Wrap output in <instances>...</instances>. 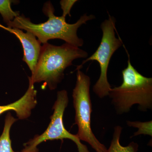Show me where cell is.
Wrapping results in <instances>:
<instances>
[{
	"instance_id": "52a82bcc",
	"label": "cell",
	"mask_w": 152,
	"mask_h": 152,
	"mask_svg": "<svg viewBox=\"0 0 152 152\" xmlns=\"http://www.w3.org/2000/svg\"><path fill=\"white\" fill-rule=\"evenodd\" d=\"M0 27L9 31L18 39L23 50V61L27 64L31 72H33L37 65L40 54L42 46L40 42L29 32L25 33L22 30L6 27L1 24Z\"/></svg>"
},
{
	"instance_id": "9c48e42d",
	"label": "cell",
	"mask_w": 152,
	"mask_h": 152,
	"mask_svg": "<svg viewBox=\"0 0 152 152\" xmlns=\"http://www.w3.org/2000/svg\"><path fill=\"white\" fill-rule=\"evenodd\" d=\"M123 128L120 126L114 128L113 139L108 149L106 152H138V144L132 142L127 146H122L120 142V139Z\"/></svg>"
},
{
	"instance_id": "8fae6325",
	"label": "cell",
	"mask_w": 152,
	"mask_h": 152,
	"mask_svg": "<svg viewBox=\"0 0 152 152\" xmlns=\"http://www.w3.org/2000/svg\"><path fill=\"white\" fill-rule=\"evenodd\" d=\"M18 3V1L0 0V14L6 24L20 15L19 12H15L11 7L12 3Z\"/></svg>"
},
{
	"instance_id": "7a4b0ae2",
	"label": "cell",
	"mask_w": 152,
	"mask_h": 152,
	"mask_svg": "<svg viewBox=\"0 0 152 152\" xmlns=\"http://www.w3.org/2000/svg\"><path fill=\"white\" fill-rule=\"evenodd\" d=\"M88 56L86 51L66 43L61 46L43 44L37 65L28 78L34 84L43 82L50 90H55L64 79L66 69L72 65L74 60Z\"/></svg>"
},
{
	"instance_id": "6da1fadb",
	"label": "cell",
	"mask_w": 152,
	"mask_h": 152,
	"mask_svg": "<svg viewBox=\"0 0 152 152\" xmlns=\"http://www.w3.org/2000/svg\"><path fill=\"white\" fill-rule=\"evenodd\" d=\"M42 11L48 17L47 21L37 24L22 15L7 24L8 28L25 30L31 33L43 44L47 43L50 39H60L74 46H83L84 41L78 36L77 30L82 25L95 19L94 15L86 14L81 16L76 23L69 24L66 22L65 17L55 15L54 8L50 1L45 3Z\"/></svg>"
},
{
	"instance_id": "8992f818",
	"label": "cell",
	"mask_w": 152,
	"mask_h": 152,
	"mask_svg": "<svg viewBox=\"0 0 152 152\" xmlns=\"http://www.w3.org/2000/svg\"><path fill=\"white\" fill-rule=\"evenodd\" d=\"M68 93L65 90L57 93L56 100L53 106L54 112L47 129L40 135L35 136L24 145L23 152H38L37 146L48 140L69 139L77 145V152H90L87 146L83 145L77 135L71 134L66 129L63 122V116L69 103Z\"/></svg>"
},
{
	"instance_id": "4fadbf2b",
	"label": "cell",
	"mask_w": 152,
	"mask_h": 152,
	"mask_svg": "<svg viewBox=\"0 0 152 152\" xmlns=\"http://www.w3.org/2000/svg\"><path fill=\"white\" fill-rule=\"evenodd\" d=\"M77 1H67L62 0L60 2L61 8L63 10V16L65 17L67 15L70 16V11L74 4Z\"/></svg>"
},
{
	"instance_id": "7c38bea8",
	"label": "cell",
	"mask_w": 152,
	"mask_h": 152,
	"mask_svg": "<svg viewBox=\"0 0 152 152\" xmlns=\"http://www.w3.org/2000/svg\"><path fill=\"white\" fill-rule=\"evenodd\" d=\"M127 125L129 126L138 128L137 132L134 133L132 137L140 135H146L152 137V121L142 122L140 121H127Z\"/></svg>"
},
{
	"instance_id": "277c9868",
	"label": "cell",
	"mask_w": 152,
	"mask_h": 152,
	"mask_svg": "<svg viewBox=\"0 0 152 152\" xmlns=\"http://www.w3.org/2000/svg\"><path fill=\"white\" fill-rule=\"evenodd\" d=\"M91 84L90 77L80 70H77L76 85L72 93L75 112V123L78 128L76 135L80 140L89 144L96 152H106L107 148L97 139L91 128L92 106L90 94Z\"/></svg>"
},
{
	"instance_id": "ba28073f",
	"label": "cell",
	"mask_w": 152,
	"mask_h": 152,
	"mask_svg": "<svg viewBox=\"0 0 152 152\" xmlns=\"http://www.w3.org/2000/svg\"><path fill=\"white\" fill-rule=\"evenodd\" d=\"M34 84L29 80V86L27 91L20 99L15 102L0 105V115L9 111H14L19 119L27 118L31 115V111L37 105V91L35 89Z\"/></svg>"
},
{
	"instance_id": "30bf717a",
	"label": "cell",
	"mask_w": 152,
	"mask_h": 152,
	"mask_svg": "<svg viewBox=\"0 0 152 152\" xmlns=\"http://www.w3.org/2000/svg\"><path fill=\"white\" fill-rule=\"evenodd\" d=\"M17 121L10 113H8L5 119L4 126L2 133L0 136V152H15L13 150L12 141L10 137V132L12 126Z\"/></svg>"
},
{
	"instance_id": "5b68a950",
	"label": "cell",
	"mask_w": 152,
	"mask_h": 152,
	"mask_svg": "<svg viewBox=\"0 0 152 152\" xmlns=\"http://www.w3.org/2000/svg\"><path fill=\"white\" fill-rule=\"evenodd\" d=\"M116 22L114 17L109 15L108 19L102 23L101 28L102 37L99 46L93 55L83 61L80 65L77 67L80 70L84 64L91 61H96L99 64L100 75L94 86L93 91L99 98H103L108 96L112 87L107 79V71L110 61L116 51L123 45L121 38L115 36Z\"/></svg>"
},
{
	"instance_id": "3957f363",
	"label": "cell",
	"mask_w": 152,
	"mask_h": 152,
	"mask_svg": "<svg viewBox=\"0 0 152 152\" xmlns=\"http://www.w3.org/2000/svg\"><path fill=\"white\" fill-rule=\"evenodd\" d=\"M126 51L128 65L122 72V83L112 88L108 95L118 115L129 112L135 104H138L139 110L142 111H147L152 108V78L142 75L135 69Z\"/></svg>"
}]
</instances>
